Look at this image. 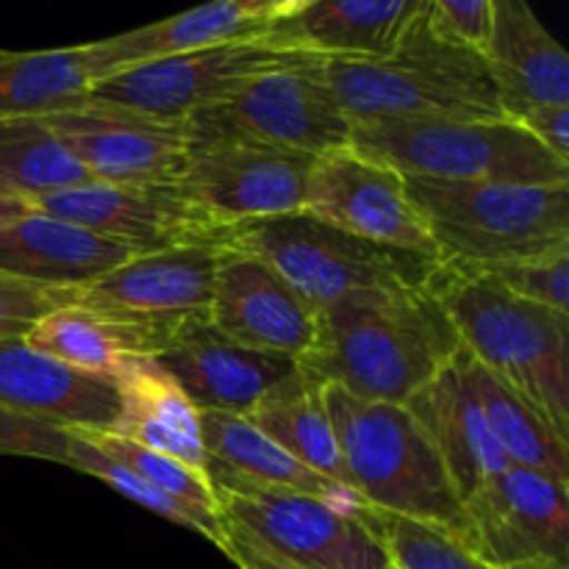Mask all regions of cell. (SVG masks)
<instances>
[{"mask_svg": "<svg viewBox=\"0 0 569 569\" xmlns=\"http://www.w3.org/2000/svg\"><path fill=\"white\" fill-rule=\"evenodd\" d=\"M67 433H70V467L72 470L87 472V476L109 483L111 489H117L120 495H126V498L133 500V503L144 506L148 511H153V515L176 522V526L192 528V531H198L200 537H206L211 545H217V548L222 550V545H226V526H222V520L217 511L194 509V506L183 503V500H176V498H170V495L159 492V489L150 487L148 481H142L137 472H131L128 467H122L120 461H114L111 456H106L103 450L94 448L92 442H87V439L78 437V433H72V431H67Z\"/></svg>", "mask_w": 569, "mask_h": 569, "instance_id": "cell-32", "label": "cell"}, {"mask_svg": "<svg viewBox=\"0 0 569 569\" xmlns=\"http://www.w3.org/2000/svg\"><path fill=\"white\" fill-rule=\"evenodd\" d=\"M483 59L506 120L537 106H569V56L522 0H492Z\"/></svg>", "mask_w": 569, "mask_h": 569, "instance_id": "cell-21", "label": "cell"}, {"mask_svg": "<svg viewBox=\"0 0 569 569\" xmlns=\"http://www.w3.org/2000/svg\"><path fill=\"white\" fill-rule=\"evenodd\" d=\"M222 522L300 569H387L389 556L365 522V506L345 509L292 489L261 487L206 465Z\"/></svg>", "mask_w": 569, "mask_h": 569, "instance_id": "cell-8", "label": "cell"}, {"mask_svg": "<svg viewBox=\"0 0 569 569\" xmlns=\"http://www.w3.org/2000/svg\"><path fill=\"white\" fill-rule=\"evenodd\" d=\"M315 156L259 144L189 150L176 189L214 226L267 220L303 209Z\"/></svg>", "mask_w": 569, "mask_h": 569, "instance_id": "cell-12", "label": "cell"}, {"mask_svg": "<svg viewBox=\"0 0 569 569\" xmlns=\"http://www.w3.org/2000/svg\"><path fill=\"white\" fill-rule=\"evenodd\" d=\"M456 365L509 465L569 487V439L556 431L537 406L478 365L465 345L456 353Z\"/></svg>", "mask_w": 569, "mask_h": 569, "instance_id": "cell-27", "label": "cell"}, {"mask_svg": "<svg viewBox=\"0 0 569 569\" xmlns=\"http://www.w3.org/2000/svg\"><path fill=\"white\" fill-rule=\"evenodd\" d=\"M76 292H53V289L31 287L0 276V342L22 339L50 311L70 306Z\"/></svg>", "mask_w": 569, "mask_h": 569, "instance_id": "cell-37", "label": "cell"}, {"mask_svg": "<svg viewBox=\"0 0 569 569\" xmlns=\"http://www.w3.org/2000/svg\"><path fill=\"white\" fill-rule=\"evenodd\" d=\"M403 406L431 439L461 503L511 467L483 420L481 406L467 389L456 359Z\"/></svg>", "mask_w": 569, "mask_h": 569, "instance_id": "cell-23", "label": "cell"}, {"mask_svg": "<svg viewBox=\"0 0 569 569\" xmlns=\"http://www.w3.org/2000/svg\"><path fill=\"white\" fill-rule=\"evenodd\" d=\"M420 6L422 0H289L264 39L322 59H381Z\"/></svg>", "mask_w": 569, "mask_h": 569, "instance_id": "cell-24", "label": "cell"}, {"mask_svg": "<svg viewBox=\"0 0 569 569\" xmlns=\"http://www.w3.org/2000/svg\"><path fill=\"white\" fill-rule=\"evenodd\" d=\"M320 61L326 59L309 50L281 48L264 37L244 39L126 67L98 78L87 98L156 120L183 122L192 111L228 98L253 78Z\"/></svg>", "mask_w": 569, "mask_h": 569, "instance_id": "cell-10", "label": "cell"}, {"mask_svg": "<svg viewBox=\"0 0 569 569\" xmlns=\"http://www.w3.org/2000/svg\"><path fill=\"white\" fill-rule=\"evenodd\" d=\"M120 417L114 433L206 472L200 411L153 359H133L114 376Z\"/></svg>", "mask_w": 569, "mask_h": 569, "instance_id": "cell-26", "label": "cell"}, {"mask_svg": "<svg viewBox=\"0 0 569 569\" xmlns=\"http://www.w3.org/2000/svg\"><path fill=\"white\" fill-rule=\"evenodd\" d=\"M567 489L509 467L465 503L461 545L495 569H569Z\"/></svg>", "mask_w": 569, "mask_h": 569, "instance_id": "cell-11", "label": "cell"}, {"mask_svg": "<svg viewBox=\"0 0 569 569\" xmlns=\"http://www.w3.org/2000/svg\"><path fill=\"white\" fill-rule=\"evenodd\" d=\"M287 6L289 0H220V3L198 6L167 20L100 39V42H87L83 48H87L92 83L126 67L144 64V61L194 53V50L244 42V39H261L267 37L272 22L287 11Z\"/></svg>", "mask_w": 569, "mask_h": 569, "instance_id": "cell-20", "label": "cell"}, {"mask_svg": "<svg viewBox=\"0 0 569 569\" xmlns=\"http://www.w3.org/2000/svg\"><path fill=\"white\" fill-rule=\"evenodd\" d=\"M303 211L367 242L415 250L439 261L437 248L406 194V178L353 148L317 156Z\"/></svg>", "mask_w": 569, "mask_h": 569, "instance_id": "cell-14", "label": "cell"}, {"mask_svg": "<svg viewBox=\"0 0 569 569\" xmlns=\"http://www.w3.org/2000/svg\"><path fill=\"white\" fill-rule=\"evenodd\" d=\"M248 420L300 465L350 492L348 472L333 439L331 417L322 400V387L300 367L256 403Z\"/></svg>", "mask_w": 569, "mask_h": 569, "instance_id": "cell-29", "label": "cell"}, {"mask_svg": "<svg viewBox=\"0 0 569 569\" xmlns=\"http://www.w3.org/2000/svg\"><path fill=\"white\" fill-rule=\"evenodd\" d=\"M222 248L267 261L315 309L359 289L428 287L439 261L353 237L309 211L222 228Z\"/></svg>", "mask_w": 569, "mask_h": 569, "instance_id": "cell-7", "label": "cell"}, {"mask_svg": "<svg viewBox=\"0 0 569 569\" xmlns=\"http://www.w3.org/2000/svg\"><path fill=\"white\" fill-rule=\"evenodd\" d=\"M365 522L376 533L389 556V565L398 569H495L478 559L461 545L453 531L433 522L409 520V517L387 515L367 509Z\"/></svg>", "mask_w": 569, "mask_h": 569, "instance_id": "cell-33", "label": "cell"}, {"mask_svg": "<svg viewBox=\"0 0 569 569\" xmlns=\"http://www.w3.org/2000/svg\"><path fill=\"white\" fill-rule=\"evenodd\" d=\"M92 181L44 117L0 120V194L37 203L44 194Z\"/></svg>", "mask_w": 569, "mask_h": 569, "instance_id": "cell-31", "label": "cell"}, {"mask_svg": "<svg viewBox=\"0 0 569 569\" xmlns=\"http://www.w3.org/2000/svg\"><path fill=\"white\" fill-rule=\"evenodd\" d=\"M459 350V331L428 287L359 289L317 309L315 348L298 367L320 387L403 406Z\"/></svg>", "mask_w": 569, "mask_h": 569, "instance_id": "cell-1", "label": "cell"}, {"mask_svg": "<svg viewBox=\"0 0 569 569\" xmlns=\"http://www.w3.org/2000/svg\"><path fill=\"white\" fill-rule=\"evenodd\" d=\"M433 22L445 37L483 53L492 37V0H428Z\"/></svg>", "mask_w": 569, "mask_h": 569, "instance_id": "cell-38", "label": "cell"}, {"mask_svg": "<svg viewBox=\"0 0 569 569\" xmlns=\"http://www.w3.org/2000/svg\"><path fill=\"white\" fill-rule=\"evenodd\" d=\"M178 326L126 320V317L70 303L33 322V328L22 339L28 348L72 370L114 378L128 361L153 359Z\"/></svg>", "mask_w": 569, "mask_h": 569, "instance_id": "cell-25", "label": "cell"}, {"mask_svg": "<svg viewBox=\"0 0 569 569\" xmlns=\"http://www.w3.org/2000/svg\"><path fill=\"white\" fill-rule=\"evenodd\" d=\"M209 320L231 342L300 361L317 339V309L267 261L222 248Z\"/></svg>", "mask_w": 569, "mask_h": 569, "instance_id": "cell-17", "label": "cell"}, {"mask_svg": "<svg viewBox=\"0 0 569 569\" xmlns=\"http://www.w3.org/2000/svg\"><path fill=\"white\" fill-rule=\"evenodd\" d=\"M72 433L83 437L87 442H92L94 448L103 450L106 456H111V459L120 461L122 467L137 472L142 481H148L150 487H156L159 492L170 495V498L176 500H183V503L194 506V509L217 511L214 492H211V483L209 478H206V472L192 470V467H187L183 461L170 459V456L164 453H156V450L139 448V445L128 442V439L117 437V433Z\"/></svg>", "mask_w": 569, "mask_h": 569, "instance_id": "cell-34", "label": "cell"}, {"mask_svg": "<svg viewBox=\"0 0 569 569\" xmlns=\"http://www.w3.org/2000/svg\"><path fill=\"white\" fill-rule=\"evenodd\" d=\"M198 411L248 417L261 398L298 370L287 356L250 350L222 337L209 317L181 322L153 356Z\"/></svg>", "mask_w": 569, "mask_h": 569, "instance_id": "cell-18", "label": "cell"}, {"mask_svg": "<svg viewBox=\"0 0 569 569\" xmlns=\"http://www.w3.org/2000/svg\"><path fill=\"white\" fill-rule=\"evenodd\" d=\"M515 122L531 133L548 153L569 164V106H537L522 111Z\"/></svg>", "mask_w": 569, "mask_h": 569, "instance_id": "cell-39", "label": "cell"}, {"mask_svg": "<svg viewBox=\"0 0 569 569\" xmlns=\"http://www.w3.org/2000/svg\"><path fill=\"white\" fill-rule=\"evenodd\" d=\"M200 439H203L206 465L222 467L244 481L261 487L292 489V492L311 495L328 503L356 509L361 500L339 483L317 476L306 465L278 448L270 437L259 431L248 417L226 415V411H200Z\"/></svg>", "mask_w": 569, "mask_h": 569, "instance_id": "cell-28", "label": "cell"}, {"mask_svg": "<svg viewBox=\"0 0 569 569\" xmlns=\"http://www.w3.org/2000/svg\"><path fill=\"white\" fill-rule=\"evenodd\" d=\"M322 70L350 122L376 117L503 120L483 53L445 37L428 0L389 56L326 59Z\"/></svg>", "mask_w": 569, "mask_h": 569, "instance_id": "cell-3", "label": "cell"}, {"mask_svg": "<svg viewBox=\"0 0 569 569\" xmlns=\"http://www.w3.org/2000/svg\"><path fill=\"white\" fill-rule=\"evenodd\" d=\"M387 569H398V567H392V565H389V567H387Z\"/></svg>", "mask_w": 569, "mask_h": 569, "instance_id": "cell-42", "label": "cell"}, {"mask_svg": "<svg viewBox=\"0 0 569 569\" xmlns=\"http://www.w3.org/2000/svg\"><path fill=\"white\" fill-rule=\"evenodd\" d=\"M37 211V206L31 203V200H22V198H14V194H0V228L11 226V222L22 220V217L33 214Z\"/></svg>", "mask_w": 569, "mask_h": 569, "instance_id": "cell-41", "label": "cell"}, {"mask_svg": "<svg viewBox=\"0 0 569 569\" xmlns=\"http://www.w3.org/2000/svg\"><path fill=\"white\" fill-rule=\"evenodd\" d=\"M403 178L439 264L489 270L569 244V183Z\"/></svg>", "mask_w": 569, "mask_h": 569, "instance_id": "cell-5", "label": "cell"}, {"mask_svg": "<svg viewBox=\"0 0 569 569\" xmlns=\"http://www.w3.org/2000/svg\"><path fill=\"white\" fill-rule=\"evenodd\" d=\"M428 289L448 311L467 353L569 439V317L465 267L439 264Z\"/></svg>", "mask_w": 569, "mask_h": 569, "instance_id": "cell-2", "label": "cell"}, {"mask_svg": "<svg viewBox=\"0 0 569 569\" xmlns=\"http://www.w3.org/2000/svg\"><path fill=\"white\" fill-rule=\"evenodd\" d=\"M350 148L400 176L437 181H492L553 187L569 183L556 159L515 120L376 117L356 120Z\"/></svg>", "mask_w": 569, "mask_h": 569, "instance_id": "cell-6", "label": "cell"}, {"mask_svg": "<svg viewBox=\"0 0 569 569\" xmlns=\"http://www.w3.org/2000/svg\"><path fill=\"white\" fill-rule=\"evenodd\" d=\"M322 400L348 487L361 506L433 522L465 537V503L406 406L359 400L342 387H322Z\"/></svg>", "mask_w": 569, "mask_h": 569, "instance_id": "cell-4", "label": "cell"}, {"mask_svg": "<svg viewBox=\"0 0 569 569\" xmlns=\"http://www.w3.org/2000/svg\"><path fill=\"white\" fill-rule=\"evenodd\" d=\"M37 211L87 228L98 237L126 244L133 256L156 253L192 242H220L214 226L198 206L172 187L87 181L39 198Z\"/></svg>", "mask_w": 569, "mask_h": 569, "instance_id": "cell-15", "label": "cell"}, {"mask_svg": "<svg viewBox=\"0 0 569 569\" xmlns=\"http://www.w3.org/2000/svg\"><path fill=\"white\" fill-rule=\"evenodd\" d=\"M476 272H487V276L498 278L517 298L548 306V309L569 317V244H561V248L548 250L542 256H533V259L509 261V264Z\"/></svg>", "mask_w": 569, "mask_h": 569, "instance_id": "cell-35", "label": "cell"}, {"mask_svg": "<svg viewBox=\"0 0 569 569\" xmlns=\"http://www.w3.org/2000/svg\"><path fill=\"white\" fill-rule=\"evenodd\" d=\"M131 256L126 244L42 211L0 228V276L53 292L89 287Z\"/></svg>", "mask_w": 569, "mask_h": 569, "instance_id": "cell-22", "label": "cell"}, {"mask_svg": "<svg viewBox=\"0 0 569 569\" xmlns=\"http://www.w3.org/2000/svg\"><path fill=\"white\" fill-rule=\"evenodd\" d=\"M44 122L92 181L172 187L187 161L183 122L156 120L89 98L44 114Z\"/></svg>", "mask_w": 569, "mask_h": 569, "instance_id": "cell-13", "label": "cell"}, {"mask_svg": "<svg viewBox=\"0 0 569 569\" xmlns=\"http://www.w3.org/2000/svg\"><path fill=\"white\" fill-rule=\"evenodd\" d=\"M322 64L267 72L192 111L183 120L187 153L211 144H259L317 159L350 148L353 122L333 98Z\"/></svg>", "mask_w": 569, "mask_h": 569, "instance_id": "cell-9", "label": "cell"}, {"mask_svg": "<svg viewBox=\"0 0 569 569\" xmlns=\"http://www.w3.org/2000/svg\"><path fill=\"white\" fill-rule=\"evenodd\" d=\"M222 526H226V545H222V553H226L239 569H300L287 565V561L278 559V556H272L270 550L261 548L259 542H253V539H250L248 533L239 531V528L228 526V522H222Z\"/></svg>", "mask_w": 569, "mask_h": 569, "instance_id": "cell-40", "label": "cell"}, {"mask_svg": "<svg viewBox=\"0 0 569 569\" xmlns=\"http://www.w3.org/2000/svg\"><path fill=\"white\" fill-rule=\"evenodd\" d=\"M92 70L87 48L0 50V120L44 117L87 100Z\"/></svg>", "mask_w": 569, "mask_h": 569, "instance_id": "cell-30", "label": "cell"}, {"mask_svg": "<svg viewBox=\"0 0 569 569\" xmlns=\"http://www.w3.org/2000/svg\"><path fill=\"white\" fill-rule=\"evenodd\" d=\"M0 456H22L70 467V433L0 406Z\"/></svg>", "mask_w": 569, "mask_h": 569, "instance_id": "cell-36", "label": "cell"}, {"mask_svg": "<svg viewBox=\"0 0 569 569\" xmlns=\"http://www.w3.org/2000/svg\"><path fill=\"white\" fill-rule=\"evenodd\" d=\"M0 406L61 431L114 433L120 392L114 378L72 370L26 339L0 342Z\"/></svg>", "mask_w": 569, "mask_h": 569, "instance_id": "cell-19", "label": "cell"}, {"mask_svg": "<svg viewBox=\"0 0 569 569\" xmlns=\"http://www.w3.org/2000/svg\"><path fill=\"white\" fill-rule=\"evenodd\" d=\"M220 250V242H192L131 256L89 287L76 289L72 303L156 326L209 317Z\"/></svg>", "mask_w": 569, "mask_h": 569, "instance_id": "cell-16", "label": "cell"}]
</instances>
